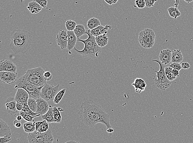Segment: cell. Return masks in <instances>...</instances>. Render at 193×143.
Wrapping results in <instances>:
<instances>
[{
  "mask_svg": "<svg viewBox=\"0 0 193 143\" xmlns=\"http://www.w3.org/2000/svg\"><path fill=\"white\" fill-rule=\"evenodd\" d=\"M78 114L80 120L87 126L93 127L100 123L104 125L108 129L112 127L109 115L101 105L92 100H86L83 102Z\"/></svg>",
  "mask_w": 193,
  "mask_h": 143,
  "instance_id": "cell-1",
  "label": "cell"
},
{
  "mask_svg": "<svg viewBox=\"0 0 193 143\" xmlns=\"http://www.w3.org/2000/svg\"><path fill=\"white\" fill-rule=\"evenodd\" d=\"M10 49L15 54H24L30 49L32 36L29 31L24 29H15L11 35Z\"/></svg>",
  "mask_w": 193,
  "mask_h": 143,
  "instance_id": "cell-2",
  "label": "cell"
},
{
  "mask_svg": "<svg viewBox=\"0 0 193 143\" xmlns=\"http://www.w3.org/2000/svg\"><path fill=\"white\" fill-rule=\"evenodd\" d=\"M86 34L88 37L85 40L77 38V41L84 44L85 47L82 50H79L75 47L74 49L77 53L83 57L89 59H96L101 53V48L98 46L96 42L95 37L91 34L89 29L87 30Z\"/></svg>",
  "mask_w": 193,
  "mask_h": 143,
  "instance_id": "cell-3",
  "label": "cell"
},
{
  "mask_svg": "<svg viewBox=\"0 0 193 143\" xmlns=\"http://www.w3.org/2000/svg\"><path fill=\"white\" fill-rule=\"evenodd\" d=\"M44 71L41 67L28 69L22 76L25 80L30 82L38 87H42L46 84L44 78Z\"/></svg>",
  "mask_w": 193,
  "mask_h": 143,
  "instance_id": "cell-4",
  "label": "cell"
},
{
  "mask_svg": "<svg viewBox=\"0 0 193 143\" xmlns=\"http://www.w3.org/2000/svg\"><path fill=\"white\" fill-rule=\"evenodd\" d=\"M42 87H38L30 82L25 80L23 77H21L16 82L15 88V89L23 88L29 94L30 98L37 100L40 98L41 90Z\"/></svg>",
  "mask_w": 193,
  "mask_h": 143,
  "instance_id": "cell-5",
  "label": "cell"
},
{
  "mask_svg": "<svg viewBox=\"0 0 193 143\" xmlns=\"http://www.w3.org/2000/svg\"><path fill=\"white\" fill-rule=\"evenodd\" d=\"M156 34L152 29L146 28L142 30L138 35L140 45L145 49L153 47L155 42Z\"/></svg>",
  "mask_w": 193,
  "mask_h": 143,
  "instance_id": "cell-6",
  "label": "cell"
},
{
  "mask_svg": "<svg viewBox=\"0 0 193 143\" xmlns=\"http://www.w3.org/2000/svg\"><path fill=\"white\" fill-rule=\"evenodd\" d=\"M152 62H155L158 63V64L160 65L159 70L158 71H154L157 74V75L155 76V77L157 78V79H156L154 78L156 86L161 90L165 91L166 89L170 87L171 85V82L169 80L166 75L165 70V68L159 61L155 60H152Z\"/></svg>",
  "mask_w": 193,
  "mask_h": 143,
  "instance_id": "cell-7",
  "label": "cell"
},
{
  "mask_svg": "<svg viewBox=\"0 0 193 143\" xmlns=\"http://www.w3.org/2000/svg\"><path fill=\"white\" fill-rule=\"evenodd\" d=\"M29 142H38L53 143L54 138L52 132L49 129L46 132H40L35 131L33 132L29 133L28 137Z\"/></svg>",
  "mask_w": 193,
  "mask_h": 143,
  "instance_id": "cell-8",
  "label": "cell"
},
{
  "mask_svg": "<svg viewBox=\"0 0 193 143\" xmlns=\"http://www.w3.org/2000/svg\"><path fill=\"white\" fill-rule=\"evenodd\" d=\"M59 87V84L56 86H54L51 84L46 83L41 90L40 97L47 101H53L58 92Z\"/></svg>",
  "mask_w": 193,
  "mask_h": 143,
  "instance_id": "cell-9",
  "label": "cell"
},
{
  "mask_svg": "<svg viewBox=\"0 0 193 143\" xmlns=\"http://www.w3.org/2000/svg\"><path fill=\"white\" fill-rule=\"evenodd\" d=\"M18 74L17 72H0V81L5 84H13L17 80Z\"/></svg>",
  "mask_w": 193,
  "mask_h": 143,
  "instance_id": "cell-10",
  "label": "cell"
},
{
  "mask_svg": "<svg viewBox=\"0 0 193 143\" xmlns=\"http://www.w3.org/2000/svg\"><path fill=\"white\" fill-rule=\"evenodd\" d=\"M56 41L57 45L61 49H65L67 48L68 35L67 31L61 30L56 36Z\"/></svg>",
  "mask_w": 193,
  "mask_h": 143,
  "instance_id": "cell-11",
  "label": "cell"
},
{
  "mask_svg": "<svg viewBox=\"0 0 193 143\" xmlns=\"http://www.w3.org/2000/svg\"><path fill=\"white\" fill-rule=\"evenodd\" d=\"M29 98V94L25 89L23 88L18 89L15 97V100L16 102L22 104L27 103Z\"/></svg>",
  "mask_w": 193,
  "mask_h": 143,
  "instance_id": "cell-12",
  "label": "cell"
},
{
  "mask_svg": "<svg viewBox=\"0 0 193 143\" xmlns=\"http://www.w3.org/2000/svg\"><path fill=\"white\" fill-rule=\"evenodd\" d=\"M17 67L12 61L3 60L0 62V71L17 72Z\"/></svg>",
  "mask_w": 193,
  "mask_h": 143,
  "instance_id": "cell-13",
  "label": "cell"
},
{
  "mask_svg": "<svg viewBox=\"0 0 193 143\" xmlns=\"http://www.w3.org/2000/svg\"><path fill=\"white\" fill-rule=\"evenodd\" d=\"M37 110L36 113L41 115H44L48 111L49 108V105L47 101L42 98L37 99Z\"/></svg>",
  "mask_w": 193,
  "mask_h": 143,
  "instance_id": "cell-14",
  "label": "cell"
},
{
  "mask_svg": "<svg viewBox=\"0 0 193 143\" xmlns=\"http://www.w3.org/2000/svg\"><path fill=\"white\" fill-rule=\"evenodd\" d=\"M171 51L169 49H166L161 51L158 57L161 63L166 65L171 61Z\"/></svg>",
  "mask_w": 193,
  "mask_h": 143,
  "instance_id": "cell-15",
  "label": "cell"
},
{
  "mask_svg": "<svg viewBox=\"0 0 193 143\" xmlns=\"http://www.w3.org/2000/svg\"><path fill=\"white\" fill-rule=\"evenodd\" d=\"M16 103L17 102L15 101V98L11 97L7 99L6 102V106L7 111L9 114L16 115L20 113L16 108Z\"/></svg>",
  "mask_w": 193,
  "mask_h": 143,
  "instance_id": "cell-16",
  "label": "cell"
},
{
  "mask_svg": "<svg viewBox=\"0 0 193 143\" xmlns=\"http://www.w3.org/2000/svg\"><path fill=\"white\" fill-rule=\"evenodd\" d=\"M12 132L11 128L1 119L0 120V137H6L11 139Z\"/></svg>",
  "mask_w": 193,
  "mask_h": 143,
  "instance_id": "cell-17",
  "label": "cell"
},
{
  "mask_svg": "<svg viewBox=\"0 0 193 143\" xmlns=\"http://www.w3.org/2000/svg\"><path fill=\"white\" fill-rule=\"evenodd\" d=\"M132 85L135 88V92L138 93L144 92L147 87L146 82L143 79L139 78L135 79Z\"/></svg>",
  "mask_w": 193,
  "mask_h": 143,
  "instance_id": "cell-18",
  "label": "cell"
},
{
  "mask_svg": "<svg viewBox=\"0 0 193 143\" xmlns=\"http://www.w3.org/2000/svg\"><path fill=\"white\" fill-rule=\"evenodd\" d=\"M68 35L67 49L71 51L75 47V46L77 42V38L76 36L73 31H67Z\"/></svg>",
  "mask_w": 193,
  "mask_h": 143,
  "instance_id": "cell-19",
  "label": "cell"
},
{
  "mask_svg": "<svg viewBox=\"0 0 193 143\" xmlns=\"http://www.w3.org/2000/svg\"><path fill=\"white\" fill-rule=\"evenodd\" d=\"M109 27L108 25L104 27L103 25H100L99 27L95 29H92V30L89 29V30L91 34L95 37H96V36L103 35V34H107V32H108L107 31Z\"/></svg>",
  "mask_w": 193,
  "mask_h": 143,
  "instance_id": "cell-20",
  "label": "cell"
},
{
  "mask_svg": "<svg viewBox=\"0 0 193 143\" xmlns=\"http://www.w3.org/2000/svg\"><path fill=\"white\" fill-rule=\"evenodd\" d=\"M27 9L31 14H36L41 11L42 8L38 3L35 1H33L30 2L28 4Z\"/></svg>",
  "mask_w": 193,
  "mask_h": 143,
  "instance_id": "cell-21",
  "label": "cell"
},
{
  "mask_svg": "<svg viewBox=\"0 0 193 143\" xmlns=\"http://www.w3.org/2000/svg\"><path fill=\"white\" fill-rule=\"evenodd\" d=\"M183 60V55L180 50H174L172 51L171 62L180 63Z\"/></svg>",
  "mask_w": 193,
  "mask_h": 143,
  "instance_id": "cell-22",
  "label": "cell"
},
{
  "mask_svg": "<svg viewBox=\"0 0 193 143\" xmlns=\"http://www.w3.org/2000/svg\"><path fill=\"white\" fill-rule=\"evenodd\" d=\"M41 117L43 120L47 121L48 123L55 122L53 107L51 105H49V110L45 114L41 115Z\"/></svg>",
  "mask_w": 193,
  "mask_h": 143,
  "instance_id": "cell-23",
  "label": "cell"
},
{
  "mask_svg": "<svg viewBox=\"0 0 193 143\" xmlns=\"http://www.w3.org/2000/svg\"><path fill=\"white\" fill-rule=\"evenodd\" d=\"M95 40L98 46L101 48L104 47L108 44V37L107 34H104L95 37Z\"/></svg>",
  "mask_w": 193,
  "mask_h": 143,
  "instance_id": "cell-24",
  "label": "cell"
},
{
  "mask_svg": "<svg viewBox=\"0 0 193 143\" xmlns=\"http://www.w3.org/2000/svg\"><path fill=\"white\" fill-rule=\"evenodd\" d=\"M36 122H27L23 124V128L25 132L31 133L36 131Z\"/></svg>",
  "mask_w": 193,
  "mask_h": 143,
  "instance_id": "cell-25",
  "label": "cell"
},
{
  "mask_svg": "<svg viewBox=\"0 0 193 143\" xmlns=\"http://www.w3.org/2000/svg\"><path fill=\"white\" fill-rule=\"evenodd\" d=\"M77 38H79L83 35L86 34L87 31L83 25L78 24L73 31Z\"/></svg>",
  "mask_w": 193,
  "mask_h": 143,
  "instance_id": "cell-26",
  "label": "cell"
},
{
  "mask_svg": "<svg viewBox=\"0 0 193 143\" xmlns=\"http://www.w3.org/2000/svg\"><path fill=\"white\" fill-rule=\"evenodd\" d=\"M101 25V22L96 18H92L88 21L87 26L90 30H92L96 28Z\"/></svg>",
  "mask_w": 193,
  "mask_h": 143,
  "instance_id": "cell-27",
  "label": "cell"
},
{
  "mask_svg": "<svg viewBox=\"0 0 193 143\" xmlns=\"http://www.w3.org/2000/svg\"><path fill=\"white\" fill-rule=\"evenodd\" d=\"M169 15L171 18L176 19L178 17L181 16V13L177 8L174 7H170L168 9Z\"/></svg>",
  "mask_w": 193,
  "mask_h": 143,
  "instance_id": "cell-28",
  "label": "cell"
},
{
  "mask_svg": "<svg viewBox=\"0 0 193 143\" xmlns=\"http://www.w3.org/2000/svg\"><path fill=\"white\" fill-rule=\"evenodd\" d=\"M173 68L170 66L166 67L165 68V73L167 78L170 82H172L177 78L173 73Z\"/></svg>",
  "mask_w": 193,
  "mask_h": 143,
  "instance_id": "cell-29",
  "label": "cell"
},
{
  "mask_svg": "<svg viewBox=\"0 0 193 143\" xmlns=\"http://www.w3.org/2000/svg\"><path fill=\"white\" fill-rule=\"evenodd\" d=\"M27 104L33 112H36L37 110V101L36 99L32 98H29L28 99Z\"/></svg>",
  "mask_w": 193,
  "mask_h": 143,
  "instance_id": "cell-30",
  "label": "cell"
},
{
  "mask_svg": "<svg viewBox=\"0 0 193 143\" xmlns=\"http://www.w3.org/2000/svg\"><path fill=\"white\" fill-rule=\"evenodd\" d=\"M66 89H63L58 92L54 99L53 101L54 103L56 104H58L60 103L64 96L65 93L66 92Z\"/></svg>",
  "mask_w": 193,
  "mask_h": 143,
  "instance_id": "cell-31",
  "label": "cell"
},
{
  "mask_svg": "<svg viewBox=\"0 0 193 143\" xmlns=\"http://www.w3.org/2000/svg\"><path fill=\"white\" fill-rule=\"evenodd\" d=\"M77 25L75 22L71 20H68L65 23L66 29L68 31H73Z\"/></svg>",
  "mask_w": 193,
  "mask_h": 143,
  "instance_id": "cell-32",
  "label": "cell"
},
{
  "mask_svg": "<svg viewBox=\"0 0 193 143\" xmlns=\"http://www.w3.org/2000/svg\"><path fill=\"white\" fill-rule=\"evenodd\" d=\"M20 115L23 117V118L25 119V120L27 121V122H33V119L36 117H38L40 116V115L38 114L36 116H33L27 114L25 113V112L23 111H21L20 112Z\"/></svg>",
  "mask_w": 193,
  "mask_h": 143,
  "instance_id": "cell-33",
  "label": "cell"
},
{
  "mask_svg": "<svg viewBox=\"0 0 193 143\" xmlns=\"http://www.w3.org/2000/svg\"><path fill=\"white\" fill-rule=\"evenodd\" d=\"M53 110L54 112L55 122L59 123L61 121V119H62V117H61L60 112L58 110V108L56 107H54Z\"/></svg>",
  "mask_w": 193,
  "mask_h": 143,
  "instance_id": "cell-34",
  "label": "cell"
},
{
  "mask_svg": "<svg viewBox=\"0 0 193 143\" xmlns=\"http://www.w3.org/2000/svg\"><path fill=\"white\" fill-rule=\"evenodd\" d=\"M49 129V125L46 120L42 121V123L40 125V127L38 129V132H46Z\"/></svg>",
  "mask_w": 193,
  "mask_h": 143,
  "instance_id": "cell-35",
  "label": "cell"
},
{
  "mask_svg": "<svg viewBox=\"0 0 193 143\" xmlns=\"http://www.w3.org/2000/svg\"><path fill=\"white\" fill-rule=\"evenodd\" d=\"M23 109L22 110V111H24L25 113L30 115L33 116H36V115H38L37 114L36 112H33V111H32V110H31V109L29 108V106H28L27 103L23 104Z\"/></svg>",
  "mask_w": 193,
  "mask_h": 143,
  "instance_id": "cell-36",
  "label": "cell"
},
{
  "mask_svg": "<svg viewBox=\"0 0 193 143\" xmlns=\"http://www.w3.org/2000/svg\"><path fill=\"white\" fill-rule=\"evenodd\" d=\"M135 4L138 9H144L146 7L145 0H135Z\"/></svg>",
  "mask_w": 193,
  "mask_h": 143,
  "instance_id": "cell-37",
  "label": "cell"
},
{
  "mask_svg": "<svg viewBox=\"0 0 193 143\" xmlns=\"http://www.w3.org/2000/svg\"><path fill=\"white\" fill-rule=\"evenodd\" d=\"M44 80L46 81H49L51 80L53 78V75L51 72L48 71L44 72Z\"/></svg>",
  "mask_w": 193,
  "mask_h": 143,
  "instance_id": "cell-38",
  "label": "cell"
},
{
  "mask_svg": "<svg viewBox=\"0 0 193 143\" xmlns=\"http://www.w3.org/2000/svg\"><path fill=\"white\" fill-rule=\"evenodd\" d=\"M169 66L172 68L174 69L178 70L179 71L182 69L181 65L179 63H172Z\"/></svg>",
  "mask_w": 193,
  "mask_h": 143,
  "instance_id": "cell-39",
  "label": "cell"
},
{
  "mask_svg": "<svg viewBox=\"0 0 193 143\" xmlns=\"http://www.w3.org/2000/svg\"><path fill=\"white\" fill-rule=\"evenodd\" d=\"M38 3L42 8H46L47 5V0H34Z\"/></svg>",
  "mask_w": 193,
  "mask_h": 143,
  "instance_id": "cell-40",
  "label": "cell"
},
{
  "mask_svg": "<svg viewBox=\"0 0 193 143\" xmlns=\"http://www.w3.org/2000/svg\"><path fill=\"white\" fill-rule=\"evenodd\" d=\"M157 1V0H145L146 7L147 8H150L154 6V4Z\"/></svg>",
  "mask_w": 193,
  "mask_h": 143,
  "instance_id": "cell-41",
  "label": "cell"
},
{
  "mask_svg": "<svg viewBox=\"0 0 193 143\" xmlns=\"http://www.w3.org/2000/svg\"><path fill=\"white\" fill-rule=\"evenodd\" d=\"M11 141V139L6 137H0V143H8Z\"/></svg>",
  "mask_w": 193,
  "mask_h": 143,
  "instance_id": "cell-42",
  "label": "cell"
},
{
  "mask_svg": "<svg viewBox=\"0 0 193 143\" xmlns=\"http://www.w3.org/2000/svg\"><path fill=\"white\" fill-rule=\"evenodd\" d=\"M16 108H17V110L19 112L22 111V110L23 109V105L22 103H18L17 102L16 103Z\"/></svg>",
  "mask_w": 193,
  "mask_h": 143,
  "instance_id": "cell-43",
  "label": "cell"
},
{
  "mask_svg": "<svg viewBox=\"0 0 193 143\" xmlns=\"http://www.w3.org/2000/svg\"><path fill=\"white\" fill-rule=\"evenodd\" d=\"M182 67L184 69H189L190 67V65L187 62H184L181 64Z\"/></svg>",
  "mask_w": 193,
  "mask_h": 143,
  "instance_id": "cell-44",
  "label": "cell"
},
{
  "mask_svg": "<svg viewBox=\"0 0 193 143\" xmlns=\"http://www.w3.org/2000/svg\"><path fill=\"white\" fill-rule=\"evenodd\" d=\"M13 124L14 126L17 128H20L21 127V126H22V124H21V122L20 121L17 120V119L15 120H14L13 122Z\"/></svg>",
  "mask_w": 193,
  "mask_h": 143,
  "instance_id": "cell-45",
  "label": "cell"
},
{
  "mask_svg": "<svg viewBox=\"0 0 193 143\" xmlns=\"http://www.w3.org/2000/svg\"><path fill=\"white\" fill-rule=\"evenodd\" d=\"M42 121H39L36 122V131H38V129L40 127V125L42 123Z\"/></svg>",
  "mask_w": 193,
  "mask_h": 143,
  "instance_id": "cell-46",
  "label": "cell"
},
{
  "mask_svg": "<svg viewBox=\"0 0 193 143\" xmlns=\"http://www.w3.org/2000/svg\"><path fill=\"white\" fill-rule=\"evenodd\" d=\"M172 72L173 73V75H174L176 77L178 78V77H179V71L178 70L173 69Z\"/></svg>",
  "mask_w": 193,
  "mask_h": 143,
  "instance_id": "cell-47",
  "label": "cell"
},
{
  "mask_svg": "<svg viewBox=\"0 0 193 143\" xmlns=\"http://www.w3.org/2000/svg\"><path fill=\"white\" fill-rule=\"evenodd\" d=\"M15 116L16 117V119H17V120L20 121H21L22 120V118H23V117L20 115V113L16 114V115H15Z\"/></svg>",
  "mask_w": 193,
  "mask_h": 143,
  "instance_id": "cell-48",
  "label": "cell"
},
{
  "mask_svg": "<svg viewBox=\"0 0 193 143\" xmlns=\"http://www.w3.org/2000/svg\"><path fill=\"white\" fill-rule=\"evenodd\" d=\"M106 131L107 132L109 133H112L114 132V129L112 127L109 128L107 129Z\"/></svg>",
  "mask_w": 193,
  "mask_h": 143,
  "instance_id": "cell-49",
  "label": "cell"
},
{
  "mask_svg": "<svg viewBox=\"0 0 193 143\" xmlns=\"http://www.w3.org/2000/svg\"><path fill=\"white\" fill-rule=\"evenodd\" d=\"M106 3H107L108 4L111 6L113 4V1L112 0H104Z\"/></svg>",
  "mask_w": 193,
  "mask_h": 143,
  "instance_id": "cell-50",
  "label": "cell"
},
{
  "mask_svg": "<svg viewBox=\"0 0 193 143\" xmlns=\"http://www.w3.org/2000/svg\"><path fill=\"white\" fill-rule=\"evenodd\" d=\"M65 143H80L79 142H78V141H68V142H66Z\"/></svg>",
  "mask_w": 193,
  "mask_h": 143,
  "instance_id": "cell-51",
  "label": "cell"
},
{
  "mask_svg": "<svg viewBox=\"0 0 193 143\" xmlns=\"http://www.w3.org/2000/svg\"><path fill=\"white\" fill-rule=\"evenodd\" d=\"M29 143H52L51 142H33V141H31V142H29Z\"/></svg>",
  "mask_w": 193,
  "mask_h": 143,
  "instance_id": "cell-52",
  "label": "cell"
},
{
  "mask_svg": "<svg viewBox=\"0 0 193 143\" xmlns=\"http://www.w3.org/2000/svg\"><path fill=\"white\" fill-rule=\"evenodd\" d=\"M187 3H190L192 2L193 1V0H184Z\"/></svg>",
  "mask_w": 193,
  "mask_h": 143,
  "instance_id": "cell-53",
  "label": "cell"
},
{
  "mask_svg": "<svg viewBox=\"0 0 193 143\" xmlns=\"http://www.w3.org/2000/svg\"><path fill=\"white\" fill-rule=\"evenodd\" d=\"M58 110H59V111H60V112H61V111H64V110L62 108H61V107H58Z\"/></svg>",
  "mask_w": 193,
  "mask_h": 143,
  "instance_id": "cell-54",
  "label": "cell"
},
{
  "mask_svg": "<svg viewBox=\"0 0 193 143\" xmlns=\"http://www.w3.org/2000/svg\"><path fill=\"white\" fill-rule=\"evenodd\" d=\"M113 1V4H116L118 2V0H112Z\"/></svg>",
  "mask_w": 193,
  "mask_h": 143,
  "instance_id": "cell-55",
  "label": "cell"
},
{
  "mask_svg": "<svg viewBox=\"0 0 193 143\" xmlns=\"http://www.w3.org/2000/svg\"><path fill=\"white\" fill-rule=\"evenodd\" d=\"M192 7H193V6H192Z\"/></svg>",
  "mask_w": 193,
  "mask_h": 143,
  "instance_id": "cell-56",
  "label": "cell"
}]
</instances>
